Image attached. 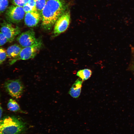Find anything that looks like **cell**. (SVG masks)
Wrapping results in <instances>:
<instances>
[{
  "label": "cell",
  "instance_id": "cell-1",
  "mask_svg": "<svg viewBox=\"0 0 134 134\" xmlns=\"http://www.w3.org/2000/svg\"><path fill=\"white\" fill-rule=\"evenodd\" d=\"M66 9L65 4L62 0H47L41 15L43 28L50 29Z\"/></svg>",
  "mask_w": 134,
  "mask_h": 134
},
{
  "label": "cell",
  "instance_id": "cell-2",
  "mask_svg": "<svg viewBox=\"0 0 134 134\" xmlns=\"http://www.w3.org/2000/svg\"><path fill=\"white\" fill-rule=\"evenodd\" d=\"M26 129L25 122L17 117L7 116L0 120V134H20Z\"/></svg>",
  "mask_w": 134,
  "mask_h": 134
},
{
  "label": "cell",
  "instance_id": "cell-3",
  "mask_svg": "<svg viewBox=\"0 0 134 134\" xmlns=\"http://www.w3.org/2000/svg\"><path fill=\"white\" fill-rule=\"evenodd\" d=\"M42 44L41 40L37 39L32 45L23 48L17 57L10 60L9 64L12 65L19 60H26L34 58L40 50Z\"/></svg>",
  "mask_w": 134,
  "mask_h": 134
},
{
  "label": "cell",
  "instance_id": "cell-4",
  "mask_svg": "<svg viewBox=\"0 0 134 134\" xmlns=\"http://www.w3.org/2000/svg\"><path fill=\"white\" fill-rule=\"evenodd\" d=\"M6 91L12 97L18 99L21 97L24 90V86L19 79L8 80L5 83Z\"/></svg>",
  "mask_w": 134,
  "mask_h": 134
},
{
  "label": "cell",
  "instance_id": "cell-5",
  "mask_svg": "<svg viewBox=\"0 0 134 134\" xmlns=\"http://www.w3.org/2000/svg\"><path fill=\"white\" fill-rule=\"evenodd\" d=\"M70 14L69 11L64 12L57 19L54 24L53 36H56L65 31L70 22Z\"/></svg>",
  "mask_w": 134,
  "mask_h": 134
},
{
  "label": "cell",
  "instance_id": "cell-6",
  "mask_svg": "<svg viewBox=\"0 0 134 134\" xmlns=\"http://www.w3.org/2000/svg\"><path fill=\"white\" fill-rule=\"evenodd\" d=\"M25 14L23 7L12 5L7 9L6 17L8 21L13 23H18L22 20Z\"/></svg>",
  "mask_w": 134,
  "mask_h": 134
},
{
  "label": "cell",
  "instance_id": "cell-7",
  "mask_svg": "<svg viewBox=\"0 0 134 134\" xmlns=\"http://www.w3.org/2000/svg\"><path fill=\"white\" fill-rule=\"evenodd\" d=\"M1 26L0 32L6 36L9 42L13 41L15 37L20 33V30L18 27H15L9 22H4Z\"/></svg>",
  "mask_w": 134,
  "mask_h": 134
},
{
  "label": "cell",
  "instance_id": "cell-8",
  "mask_svg": "<svg viewBox=\"0 0 134 134\" xmlns=\"http://www.w3.org/2000/svg\"><path fill=\"white\" fill-rule=\"evenodd\" d=\"M34 31L30 29L22 33L17 38V40L23 48L30 46L36 41Z\"/></svg>",
  "mask_w": 134,
  "mask_h": 134
},
{
  "label": "cell",
  "instance_id": "cell-9",
  "mask_svg": "<svg viewBox=\"0 0 134 134\" xmlns=\"http://www.w3.org/2000/svg\"><path fill=\"white\" fill-rule=\"evenodd\" d=\"M41 14L37 11H32L26 13L24 22L27 26L33 27L36 26L41 19Z\"/></svg>",
  "mask_w": 134,
  "mask_h": 134
},
{
  "label": "cell",
  "instance_id": "cell-10",
  "mask_svg": "<svg viewBox=\"0 0 134 134\" xmlns=\"http://www.w3.org/2000/svg\"><path fill=\"white\" fill-rule=\"evenodd\" d=\"M83 81L80 78H78L72 85L69 92V94L72 97L77 98L79 96Z\"/></svg>",
  "mask_w": 134,
  "mask_h": 134
},
{
  "label": "cell",
  "instance_id": "cell-11",
  "mask_svg": "<svg viewBox=\"0 0 134 134\" xmlns=\"http://www.w3.org/2000/svg\"><path fill=\"white\" fill-rule=\"evenodd\" d=\"M22 48L20 45L17 44L9 47L6 50L7 57L11 59L15 58L19 55Z\"/></svg>",
  "mask_w": 134,
  "mask_h": 134
},
{
  "label": "cell",
  "instance_id": "cell-12",
  "mask_svg": "<svg viewBox=\"0 0 134 134\" xmlns=\"http://www.w3.org/2000/svg\"><path fill=\"white\" fill-rule=\"evenodd\" d=\"M7 107L10 111L14 112H19L24 113L26 112L21 110L18 103L15 100L9 99L7 104Z\"/></svg>",
  "mask_w": 134,
  "mask_h": 134
},
{
  "label": "cell",
  "instance_id": "cell-13",
  "mask_svg": "<svg viewBox=\"0 0 134 134\" xmlns=\"http://www.w3.org/2000/svg\"><path fill=\"white\" fill-rule=\"evenodd\" d=\"M92 72L88 69H85L79 70L77 73L76 75L83 81L86 80L91 77Z\"/></svg>",
  "mask_w": 134,
  "mask_h": 134
},
{
  "label": "cell",
  "instance_id": "cell-14",
  "mask_svg": "<svg viewBox=\"0 0 134 134\" xmlns=\"http://www.w3.org/2000/svg\"><path fill=\"white\" fill-rule=\"evenodd\" d=\"M36 8L41 15L42 10L46 2V0H34Z\"/></svg>",
  "mask_w": 134,
  "mask_h": 134
},
{
  "label": "cell",
  "instance_id": "cell-15",
  "mask_svg": "<svg viewBox=\"0 0 134 134\" xmlns=\"http://www.w3.org/2000/svg\"><path fill=\"white\" fill-rule=\"evenodd\" d=\"M7 57L6 51L4 48L0 47V65L5 60Z\"/></svg>",
  "mask_w": 134,
  "mask_h": 134
},
{
  "label": "cell",
  "instance_id": "cell-16",
  "mask_svg": "<svg viewBox=\"0 0 134 134\" xmlns=\"http://www.w3.org/2000/svg\"><path fill=\"white\" fill-rule=\"evenodd\" d=\"M8 0H0V13L3 12L8 6Z\"/></svg>",
  "mask_w": 134,
  "mask_h": 134
},
{
  "label": "cell",
  "instance_id": "cell-17",
  "mask_svg": "<svg viewBox=\"0 0 134 134\" xmlns=\"http://www.w3.org/2000/svg\"><path fill=\"white\" fill-rule=\"evenodd\" d=\"M29 0H12V2L15 5L23 7L27 3Z\"/></svg>",
  "mask_w": 134,
  "mask_h": 134
},
{
  "label": "cell",
  "instance_id": "cell-18",
  "mask_svg": "<svg viewBox=\"0 0 134 134\" xmlns=\"http://www.w3.org/2000/svg\"><path fill=\"white\" fill-rule=\"evenodd\" d=\"M130 67L131 69L134 72V47H131V57Z\"/></svg>",
  "mask_w": 134,
  "mask_h": 134
},
{
  "label": "cell",
  "instance_id": "cell-19",
  "mask_svg": "<svg viewBox=\"0 0 134 134\" xmlns=\"http://www.w3.org/2000/svg\"><path fill=\"white\" fill-rule=\"evenodd\" d=\"M8 42L6 36L0 31V46L4 45Z\"/></svg>",
  "mask_w": 134,
  "mask_h": 134
},
{
  "label": "cell",
  "instance_id": "cell-20",
  "mask_svg": "<svg viewBox=\"0 0 134 134\" xmlns=\"http://www.w3.org/2000/svg\"><path fill=\"white\" fill-rule=\"evenodd\" d=\"M23 7L24 10L26 13L32 11H34L33 8L28 3Z\"/></svg>",
  "mask_w": 134,
  "mask_h": 134
},
{
  "label": "cell",
  "instance_id": "cell-21",
  "mask_svg": "<svg viewBox=\"0 0 134 134\" xmlns=\"http://www.w3.org/2000/svg\"><path fill=\"white\" fill-rule=\"evenodd\" d=\"M28 3L31 6L34 11H37L35 5L34 0H29Z\"/></svg>",
  "mask_w": 134,
  "mask_h": 134
},
{
  "label": "cell",
  "instance_id": "cell-22",
  "mask_svg": "<svg viewBox=\"0 0 134 134\" xmlns=\"http://www.w3.org/2000/svg\"><path fill=\"white\" fill-rule=\"evenodd\" d=\"M2 107L0 105V120L1 119V118L2 115Z\"/></svg>",
  "mask_w": 134,
  "mask_h": 134
}]
</instances>
